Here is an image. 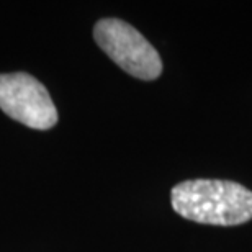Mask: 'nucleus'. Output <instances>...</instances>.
Returning a JSON list of instances; mask_svg holds the SVG:
<instances>
[{
	"label": "nucleus",
	"mask_w": 252,
	"mask_h": 252,
	"mask_svg": "<svg viewBox=\"0 0 252 252\" xmlns=\"http://www.w3.org/2000/svg\"><path fill=\"white\" fill-rule=\"evenodd\" d=\"M172 208L185 220L236 226L252 220V191L229 180H185L170 191Z\"/></svg>",
	"instance_id": "obj_1"
},
{
	"label": "nucleus",
	"mask_w": 252,
	"mask_h": 252,
	"mask_svg": "<svg viewBox=\"0 0 252 252\" xmlns=\"http://www.w3.org/2000/svg\"><path fill=\"white\" fill-rule=\"evenodd\" d=\"M94 38L113 63L133 77L154 80L162 72V61L156 48L123 20H100L94 28Z\"/></svg>",
	"instance_id": "obj_2"
},
{
	"label": "nucleus",
	"mask_w": 252,
	"mask_h": 252,
	"mask_svg": "<svg viewBox=\"0 0 252 252\" xmlns=\"http://www.w3.org/2000/svg\"><path fill=\"white\" fill-rule=\"evenodd\" d=\"M0 110L33 129H49L58 123L51 95L27 72L0 74Z\"/></svg>",
	"instance_id": "obj_3"
}]
</instances>
